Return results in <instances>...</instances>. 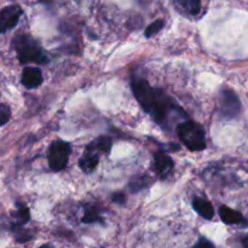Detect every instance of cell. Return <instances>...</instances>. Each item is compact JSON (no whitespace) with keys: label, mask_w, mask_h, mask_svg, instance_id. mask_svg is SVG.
<instances>
[{"label":"cell","mask_w":248,"mask_h":248,"mask_svg":"<svg viewBox=\"0 0 248 248\" xmlns=\"http://www.w3.org/2000/svg\"><path fill=\"white\" fill-rule=\"evenodd\" d=\"M40 248H48V246H47V245H44V246H41Z\"/></svg>","instance_id":"cell-23"},{"label":"cell","mask_w":248,"mask_h":248,"mask_svg":"<svg viewBox=\"0 0 248 248\" xmlns=\"http://www.w3.org/2000/svg\"><path fill=\"white\" fill-rule=\"evenodd\" d=\"M150 184V179L147 176L142 177H136L132 181L130 182V190L132 193H137V191L143 190L144 188H147Z\"/></svg>","instance_id":"cell-15"},{"label":"cell","mask_w":248,"mask_h":248,"mask_svg":"<svg viewBox=\"0 0 248 248\" xmlns=\"http://www.w3.org/2000/svg\"><path fill=\"white\" fill-rule=\"evenodd\" d=\"M23 10L18 5H10L0 11V34L11 31L17 26Z\"/></svg>","instance_id":"cell-6"},{"label":"cell","mask_w":248,"mask_h":248,"mask_svg":"<svg viewBox=\"0 0 248 248\" xmlns=\"http://www.w3.org/2000/svg\"><path fill=\"white\" fill-rule=\"evenodd\" d=\"M179 140L191 152H202L206 148L205 131L202 126L193 120H186L177 127Z\"/></svg>","instance_id":"cell-3"},{"label":"cell","mask_w":248,"mask_h":248,"mask_svg":"<svg viewBox=\"0 0 248 248\" xmlns=\"http://www.w3.org/2000/svg\"><path fill=\"white\" fill-rule=\"evenodd\" d=\"M164 26H165L164 19H156V21L150 23L149 26L145 28V31H144L145 36H147V38H150V36L155 35V34H157L162 28H164Z\"/></svg>","instance_id":"cell-16"},{"label":"cell","mask_w":248,"mask_h":248,"mask_svg":"<svg viewBox=\"0 0 248 248\" xmlns=\"http://www.w3.org/2000/svg\"><path fill=\"white\" fill-rule=\"evenodd\" d=\"M12 217H14V225L12 227H23L31 219L29 208L23 205H17V210L12 213Z\"/></svg>","instance_id":"cell-14"},{"label":"cell","mask_w":248,"mask_h":248,"mask_svg":"<svg viewBox=\"0 0 248 248\" xmlns=\"http://www.w3.org/2000/svg\"><path fill=\"white\" fill-rule=\"evenodd\" d=\"M12 232L15 234V239L18 242H27L31 239V235L28 230H24L22 227H12Z\"/></svg>","instance_id":"cell-17"},{"label":"cell","mask_w":248,"mask_h":248,"mask_svg":"<svg viewBox=\"0 0 248 248\" xmlns=\"http://www.w3.org/2000/svg\"><path fill=\"white\" fill-rule=\"evenodd\" d=\"M193 248H215V246H213L212 242L208 241V240L205 239V237H202V239L199 240L198 244H196Z\"/></svg>","instance_id":"cell-20"},{"label":"cell","mask_w":248,"mask_h":248,"mask_svg":"<svg viewBox=\"0 0 248 248\" xmlns=\"http://www.w3.org/2000/svg\"><path fill=\"white\" fill-rule=\"evenodd\" d=\"M111 145H113V142H111L110 137H107V136H102V137L96 138L93 142L90 143L87 145V149L93 150L96 153H103V154H108L111 149Z\"/></svg>","instance_id":"cell-13"},{"label":"cell","mask_w":248,"mask_h":248,"mask_svg":"<svg viewBox=\"0 0 248 248\" xmlns=\"http://www.w3.org/2000/svg\"><path fill=\"white\" fill-rule=\"evenodd\" d=\"M173 166V161L166 153L157 152L154 155V170L161 178H166L167 176H170Z\"/></svg>","instance_id":"cell-7"},{"label":"cell","mask_w":248,"mask_h":248,"mask_svg":"<svg viewBox=\"0 0 248 248\" xmlns=\"http://www.w3.org/2000/svg\"><path fill=\"white\" fill-rule=\"evenodd\" d=\"M132 91L140 107L162 126L167 125L171 111L178 109L170 101L169 97L165 96L159 90L153 89L144 79L135 78L132 80Z\"/></svg>","instance_id":"cell-1"},{"label":"cell","mask_w":248,"mask_h":248,"mask_svg":"<svg viewBox=\"0 0 248 248\" xmlns=\"http://www.w3.org/2000/svg\"><path fill=\"white\" fill-rule=\"evenodd\" d=\"M111 200H113L114 203H118V205H124L126 201V198L124 194L115 193L113 196H111Z\"/></svg>","instance_id":"cell-21"},{"label":"cell","mask_w":248,"mask_h":248,"mask_svg":"<svg viewBox=\"0 0 248 248\" xmlns=\"http://www.w3.org/2000/svg\"><path fill=\"white\" fill-rule=\"evenodd\" d=\"M102 220L101 216H99V212L96 210V208H87L85 211V215L82 217V222L84 223H93V222H99Z\"/></svg>","instance_id":"cell-18"},{"label":"cell","mask_w":248,"mask_h":248,"mask_svg":"<svg viewBox=\"0 0 248 248\" xmlns=\"http://www.w3.org/2000/svg\"><path fill=\"white\" fill-rule=\"evenodd\" d=\"M193 207L199 215L205 219H212L215 217V210L213 206L207 200L201 198H195L193 200Z\"/></svg>","instance_id":"cell-12"},{"label":"cell","mask_w":248,"mask_h":248,"mask_svg":"<svg viewBox=\"0 0 248 248\" xmlns=\"http://www.w3.org/2000/svg\"><path fill=\"white\" fill-rule=\"evenodd\" d=\"M241 111V102L237 94L232 90H224L219 97V113L223 119L237 118Z\"/></svg>","instance_id":"cell-5"},{"label":"cell","mask_w":248,"mask_h":248,"mask_svg":"<svg viewBox=\"0 0 248 248\" xmlns=\"http://www.w3.org/2000/svg\"><path fill=\"white\" fill-rule=\"evenodd\" d=\"M171 2L176 10L186 16H196L201 11V0H171Z\"/></svg>","instance_id":"cell-9"},{"label":"cell","mask_w":248,"mask_h":248,"mask_svg":"<svg viewBox=\"0 0 248 248\" xmlns=\"http://www.w3.org/2000/svg\"><path fill=\"white\" fill-rule=\"evenodd\" d=\"M22 84L27 89H36L43 84V74L36 67H26L22 72Z\"/></svg>","instance_id":"cell-8"},{"label":"cell","mask_w":248,"mask_h":248,"mask_svg":"<svg viewBox=\"0 0 248 248\" xmlns=\"http://www.w3.org/2000/svg\"><path fill=\"white\" fill-rule=\"evenodd\" d=\"M11 119V109L7 104H0V127L6 125L9 120Z\"/></svg>","instance_id":"cell-19"},{"label":"cell","mask_w":248,"mask_h":248,"mask_svg":"<svg viewBox=\"0 0 248 248\" xmlns=\"http://www.w3.org/2000/svg\"><path fill=\"white\" fill-rule=\"evenodd\" d=\"M72 147L64 140H55L48 148V166L53 171H62L69 160Z\"/></svg>","instance_id":"cell-4"},{"label":"cell","mask_w":248,"mask_h":248,"mask_svg":"<svg viewBox=\"0 0 248 248\" xmlns=\"http://www.w3.org/2000/svg\"><path fill=\"white\" fill-rule=\"evenodd\" d=\"M99 162V154L98 153L93 152V150L85 149L84 155H82L81 159L79 160V166L85 173H91L92 171H94V169L97 167Z\"/></svg>","instance_id":"cell-11"},{"label":"cell","mask_w":248,"mask_h":248,"mask_svg":"<svg viewBox=\"0 0 248 248\" xmlns=\"http://www.w3.org/2000/svg\"><path fill=\"white\" fill-rule=\"evenodd\" d=\"M12 46L16 50L17 57L21 63L44 64L48 61L47 53L43 50L40 44L28 34H18L15 36Z\"/></svg>","instance_id":"cell-2"},{"label":"cell","mask_w":248,"mask_h":248,"mask_svg":"<svg viewBox=\"0 0 248 248\" xmlns=\"http://www.w3.org/2000/svg\"><path fill=\"white\" fill-rule=\"evenodd\" d=\"M219 216L225 224L247 225L246 218H245L241 213L232 210V208L227 207V206H222V207L219 208Z\"/></svg>","instance_id":"cell-10"},{"label":"cell","mask_w":248,"mask_h":248,"mask_svg":"<svg viewBox=\"0 0 248 248\" xmlns=\"http://www.w3.org/2000/svg\"><path fill=\"white\" fill-rule=\"evenodd\" d=\"M242 245H244L245 248H248V235L246 237H244V240H242Z\"/></svg>","instance_id":"cell-22"}]
</instances>
